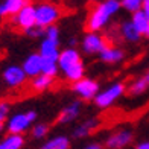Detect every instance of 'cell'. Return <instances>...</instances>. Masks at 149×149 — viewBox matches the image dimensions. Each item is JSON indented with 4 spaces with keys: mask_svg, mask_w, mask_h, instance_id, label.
Returning <instances> with one entry per match:
<instances>
[{
    "mask_svg": "<svg viewBox=\"0 0 149 149\" xmlns=\"http://www.w3.org/2000/svg\"><path fill=\"white\" fill-rule=\"evenodd\" d=\"M35 15H37V24L47 28L61 17V9L52 3H40L38 6H35Z\"/></svg>",
    "mask_w": 149,
    "mask_h": 149,
    "instance_id": "cell-1",
    "label": "cell"
},
{
    "mask_svg": "<svg viewBox=\"0 0 149 149\" xmlns=\"http://www.w3.org/2000/svg\"><path fill=\"white\" fill-rule=\"evenodd\" d=\"M110 15L111 14L108 12V9L105 8L104 3L97 5L96 8H94L88 14V18H87V22H85V31L87 32H96V31H99L107 23V20H108Z\"/></svg>",
    "mask_w": 149,
    "mask_h": 149,
    "instance_id": "cell-2",
    "label": "cell"
},
{
    "mask_svg": "<svg viewBox=\"0 0 149 149\" xmlns=\"http://www.w3.org/2000/svg\"><path fill=\"white\" fill-rule=\"evenodd\" d=\"M14 24L20 31L26 32L32 26L37 24V15H35V6L26 3L22 9L14 15Z\"/></svg>",
    "mask_w": 149,
    "mask_h": 149,
    "instance_id": "cell-3",
    "label": "cell"
},
{
    "mask_svg": "<svg viewBox=\"0 0 149 149\" xmlns=\"http://www.w3.org/2000/svg\"><path fill=\"white\" fill-rule=\"evenodd\" d=\"M114 46V43L110 40V37H104L100 38L96 33H88L84 40V50L87 53H96V52H102L105 47Z\"/></svg>",
    "mask_w": 149,
    "mask_h": 149,
    "instance_id": "cell-4",
    "label": "cell"
},
{
    "mask_svg": "<svg viewBox=\"0 0 149 149\" xmlns=\"http://www.w3.org/2000/svg\"><path fill=\"white\" fill-rule=\"evenodd\" d=\"M26 76H28V74H26V72L23 70V67H17V65L8 67L2 74V78L6 82V85L11 87V88H15V87L23 85L24 81H26Z\"/></svg>",
    "mask_w": 149,
    "mask_h": 149,
    "instance_id": "cell-5",
    "label": "cell"
},
{
    "mask_svg": "<svg viewBox=\"0 0 149 149\" xmlns=\"http://www.w3.org/2000/svg\"><path fill=\"white\" fill-rule=\"evenodd\" d=\"M97 88H99L97 82L90 81V79H82V78L79 81H74V85H73V90L78 94H81L82 99H85V100H90L91 97L96 96Z\"/></svg>",
    "mask_w": 149,
    "mask_h": 149,
    "instance_id": "cell-6",
    "label": "cell"
},
{
    "mask_svg": "<svg viewBox=\"0 0 149 149\" xmlns=\"http://www.w3.org/2000/svg\"><path fill=\"white\" fill-rule=\"evenodd\" d=\"M123 91H125V85L123 84L113 85L111 88H108L107 91H104L102 94H99V96L96 97V105L100 107V108H105V107H108L110 104H113Z\"/></svg>",
    "mask_w": 149,
    "mask_h": 149,
    "instance_id": "cell-7",
    "label": "cell"
},
{
    "mask_svg": "<svg viewBox=\"0 0 149 149\" xmlns=\"http://www.w3.org/2000/svg\"><path fill=\"white\" fill-rule=\"evenodd\" d=\"M31 119L28 116V113L26 114H17V116H14L11 120H9V123H8V131L11 134H20V132H23L28 130V126L31 123Z\"/></svg>",
    "mask_w": 149,
    "mask_h": 149,
    "instance_id": "cell-8",
    "label": "cell"
},
{
    "mask_svg": "<svg viewBox=\"0 0 149 149\" xmlns=\"http://www.w3.org/2000/svg\"><path fill=\"white\" fill-rule=\"evenodd\" d=\"M23 70L26 72L28 76H37V74L41 72V55L38 53H33V55L28 56L26 61L23 63Z\"/></svg>",
    "mask_w": 149,
    "mask_h": 149,
    "instance_id": "cell-9",
    "label": "cell"
},
{
    "mask_svg": "<svg viewBox=\"0 0 149 149\" xmlns=\"http://www.w3.org/2000/svg\"><path fill=\"white\" fill-rule=\"evenodd\" d=\"M26 3L28 0H5L3 3H0V17L15 15Z\"/></svg>",
    "mask_w": 149,
    "mask_h": 149,
    "instance_id": "cell-10",
    "label": "cell"
},
{
    "mask_svg": "<svg viewBox=\"0 0 149 149\" xmlns=\"http://www.w3.org/2000/svg\"><path fill=\"white\" fill-rule=\"evenodd\" d=\"M58 61H59V65H61V69H67V67H70L73 64H76V63H81V56H79V53L76 50H73V49H69V50H64L61 55L58 56Z\"/></svg>",
    "mask_w": 149,
    "mask_h": 149,
    "instance_id": "cell-11",
    "label": "cell"
},
{
    "mask_svg": "<svg viewBox=\"0 0 149 149\" xmlns=\"http://www.w3.org/2000/svg\"><path fill=\"white\" fill-rule=\"evenodd\" d=\"M132 140V134L130 131H122L119 134H114L113 137H110L107 140V146L108 148H122L128 145Z\"/></svg>",
    "mask_w": 149,
    "mask_h": 149,
    "instance_id": "cell-12",
    "label": "cell"
},
{
    "mask_svg": "<svg viewBox=\"0 0 149 149\" xmlns=\"http://www.w3.org/2000/svg\"><path fill=\"white\" fill-rule=\"evenodd\" d=\"M52 85V76L49 74H37L33 76L32 82H31V88L35 91V93H40V91H44L46 88H49Z\"/></svg>",
    "mask_w": 149,
    "mask_h": 149,
    "instance_id": "cell-13",
    "label": "cell"
},
{
    "mask_svg": "<svg viewBox=\"0 0 149 149\" xmlns=\"http://www.w3.org/2000/svg\"><path fill=\"white\" fill-rule=\"evenodd\" d=\"M43 58H52V59H58V43L52 41V40L46 38L41 43V53Z\"/></svg>",
    "mask_w": 149,
    "mask_h": 149,
    "instance_id": "cell-14",
    "label": "cell"
},
{
    "mask_svg": "<svg viewBox=\"0 0 149 149\" xmlns=\"http://www.w3.org/2000/svg\"><path fill=\"white\" fill-rule=\"evenodd\" d=\"M79 108H81V104H79V102H74V104H72L70 107L64 108L63 113H61L59 117H58V122H59V123H67V122L73 120V119L79 114Z\"/></svg>",
    "mask_w": 149,
    "mask_h": 149,
    "instance_id": "cell-15",
    "label": "cell"
},
{
    "mask_svg": "<svg viewBox=\"0 0 149 149\" xmlns=\"http://www.w3.org/2000/svg\"><path fill=\"white\" fill-rule=\"evenodd\" d=\"M100 58L105 63H117V61H120L123 58V52L119 49H114V46H110V47H105L100 52Z\"/></svg>",
    "mask_w": 149,
    "mask_h": 149,
    "instance_id": "cell-16",
    "label": "cell"
},
{
    "mask_svg": "<svg viewBox=\"0 0 149 149\" xmlns=\"http://www.w3.org/2000/svg\"><path fill=\"white\" fill-rule=\"evenodd\" d=\"M24 143V139L20 134H11L9 137H6L2 143H0V149H20Z\"/></svg>",
    "mask_w": 149,
    "mask_h": 149,
    "instance_id": "cell-17",
    "label": "cell"
},
{
    "mask_svg": "<svg viewBox=\"0 0 149 149\" xmlns=\"http://www.w3.org/2000/svg\"><path fill=\"white\" fill-rule=\"evenodd\" d=\"M122 37L128 41H139L140 38V32L135 28V24L132 22L130 23H123L122 24Z\"/></svg>",
    "mask_w": 149,
    "mask_h": 149,
    "instance_id": "cell-18",
    "label": "cell"
},
{
    "mask_svg": "<svg viewBox=\"0 0 149 149\" xmlns=\"http://www.w3.org/2000/svg\"><path fill=\"white\" fill-rule=\"evenodd\" d=\"M148 22H149V17L145 14L143 9H139L134 12V17H132V23L135 24V28L139 29L140 33H145L146 32V28H148Z\"/></svg>",
    "mask_w": 149,
    "mask_h": 149,
    "instance_id": "cell-19",
    "label": "cell"
},
{
    "mask_svg": "<svg viewBox=\"0 0 149 149\" xmlns=\"http://www.w3.org/2000/svg\"><path fill=\"white\" fill-rule=\"evenodd\" d=\"M64 72H65L67 79H70V81H79L81 78L84 76L82 61H81V63L73 64V65H70V67H67V69H64Z\"/></svg>",
    "mask_w": 149,
    "mask_h": 149,
    "instance_id": "cell-20",
    "label": "cell"
},
{
    "mask_svg": "<svg viewBox=\"0 0 149 149\" xmlns=\"http://www.w3.org/2000/svg\"><path fill=\"white\" fill-rule=\"evenodd\" d=\"M41 72L44 74H49V76H55L56 74V59L41 56Z\"/></svg>",
    "mask_w": 149,
    "mask_h": 149,
    "instance_id": "cell-21",
    "label": "cell"
},
{
    "mask_svg": "<svg viewBox=\"0 0 149 149\" xmlns=\"http://www.w3.org/2000/svg\"><path fill=\"white\" fill-rule=\"evenodd\" d=\"M148 88V79H137L130 85L128 88V94L131 96H137V94H141L145 90Z\"/></svg>",
    "mask_w": 149,
    "mask_h": 149,
    "instance_id": "cell-22",
    "label": "cell"
},
{
    "mask_svg": "<svg viewBox=\"0 0 149 149\" xmlns=\"http://www.w3.org/2000/svg\"><path fill=\"white\" fill-rule=\"evenodd\" d=\"M69 139L65 137H56L50 141H47V143L43 146L44 149H67L69 148Z\"/></svg>",
    "mask_w": 149,
    "mask_h": 149,
    "instance_id": "cell-23",
    "label": "cell"
},
{
    "mask_svg": "<svg viewBox=\"0 0 149 149\" xmlns=\"http://www.w3.org/2000/svg\"><path fill=\"white\" fill-rule=\"evenodd\" d=\"M122 6L130 12H135L141 9V0H122Z\"/></svg>",
    "mask_w": 149,
    "mask_h": 149,
    "instance_id": "cell-24",
    "label": "cell"
},
{
    "mask_svg": "<svg viewBox=\"0 0 149 149\" xmlns=\"http://www.w3.org/2000/svg\"><path fill=\"white\" fill-rule=\"evenodd\" d=\"M46 38H49L52 40V41H55L58 43V28L56 26H47V29H46Z\"/></svg>",
    "mask_w": 149,
    "mask_h": 149,
    "instance_id": "cell-25",
    "label": "cell"
},
{
    "mask_svg": "<svg viewBox=\"0 0 149 149\" xmlns=\"http://www.w3.org/2000/svg\"><path fill=\"white\" fill-rule=\"evenodd\" d=\"M47 130H49V128H47L46 125H37L35 128H33V131H32V135L35 139H41V137H44V135H46Z\"/></svg>",
    "mask_w": 149,
    "mask_h": 149,
    "instance_id": "cell-26",
    "label": "cell"
},
{
    "mask_svg": "<svg viewBox=\"0 0 149 149\" xmlns=\"http://www.w3.org/2000/svg\"><path fill=\"white\" fill-rule=\"evenodd\" d=\"M8 113H9V104L5 102V100H0V122H3L8 117Z\"/></svg>",
    "mask_w": 149,
    "mask_h": 149,
    "instance_id": "cell-27",
    "label": "cell"
},
{
    "mask_svg": "<svg viewBox=\"0 0 149 149\" xmlns=\"http://www.w3.org/2000/svg\"><path fill=\"white\" fill-rule=\"evenodd\" d=\"M141 9L145 11V14L149 17V0H145L143 3H141Z\"/></svg>",
    "mask_w": 149,
    "mask_h": 149,
    "instance_id": "cell-28",
    "label": "cell"
},
{
    "mask_svg": "<svg viewBox=\"0 0 149 149\" xmlns=\"http://www.w3.org/2000/svg\"><path fill=\"white\" fill-rule=\"evenodd\" d=\"M137 148H139V149H149V143H141V145H139Z\"/></svg>",
    "mask_w": 149,
    "mask_h": 149,
    "instance_id": "cell-29",
    "label": "cell"
},
{
    "mask_svg": "<svg viewBox=\"0 0 149 149\" xmlns=\"http://www.w3.org/2000/svg\"><path fill=\"white\" fill-rule=\"evenodd\" d=\"M87 148H91V149H97V148H100L99 145H90V146H87Z\"/></svg>",
    "mask_w": 149,
    "mask_h": 149,
    "instance_id": "cell-30",
    "label": "cell"
},
{
    "mask_svg": "<svg viewBox=\"0 0 149 149\" xmlns=\"http://www.w3.org/2000/svg\"><path fill=\"white\" fill-rule=\"evenodd\" d=\"M145 33H146V35L149 37V22H148V28H146V32H145Z\"/></svg>",
    "mask_w": 149,
    "mask_h": 149,
    "instance_id": "cell-31",
    "label": "cell"
},
{
    "mask_svg": "<svg viewBox=\"0 0 149 149\" xmlns=\"http://www.w3.org/2000/svg\"><path fill=\"white\" fill-rule=\"evenodd\" d=\"M3 131V122H0V132Z\"/></svg>",
    "mask_w": 149,
    "mask_h": 149,
    "instance_id": "cell-32",
    "label": "cell"
},
{
    "mask_svg": "<svg viewBox=\"0 0 149 149\" xmlns=\"http://www.w3.org/2000/svg\"><path fill=\"white\" fill-rule=\"evenodd\" d=\"M146 79H148V84H149V73H148V78Z\"/></svg>",
    "mask_w": 149,
    "mask_h": 149,
    "instance_id": "cell-33",
    "label": "cell"
},
{
    "mask_svg": "<svg viewBox=\"0 0 149 149\" xmlns=\"http://www.w3.org/2000/svg\"><path fill=\"white\" fill-rule=\"evenodd\" d=\"M91 2H94V0H91Z\"/></svg>",
    "mask_w": 149,
    "mask_h": 149,
    "instance_id": "cell-34",
    "label": "cell"
}]
</instances>
